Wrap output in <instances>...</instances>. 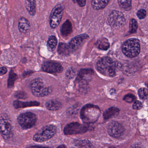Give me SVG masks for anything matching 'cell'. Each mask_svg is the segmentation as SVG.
I'll return each instance as SVG.
<instances>
[{
  "mask_svg": "<svg viewBox=\"0 0 148 148\" xmlns=\"http://www.w3.org/2000/svg\"><path fill=\"white\" fill-rule=\"evenodd\" d=\"M124 130L123 126L116 122H112L109 123L108 127L109 134L114 138H118L121 136Z\"/></svg>",
  "mask_w": 148,
  "mask_h": 148,
  "instance_id": "cell-11",
  "label": "cell"
},
{
  "mask_svg": "<svg viewBox=\"0 0 148 148\" xmlns=\"http://www.w3.org/2000/svg\"><path fill=\"white\" fill-rule=\"evenodd\" d=\"M147 11L144 9L140 10L137 12V15L140 19H144L147 15Z\"/></svg>",
  "mask_w": 148,
  "mask_h": 148,
  "instance_id": "cell-32",
  "label": "cell"
},
{
  "mask_svg": "<svg viewBox=\"0 0 148 148\" xmlns=\"http://www.w3.org/2000/svg\"><path fill=\"white\" fill-rule=\"evenodd\" d=\"M72 31V23L70 20H67L61 27V34L64 38H67L71 34Z\"/></svg>",
  "mask_w": 148,
  "mask_h": 148,
  "instance_id": "cell-15",
  "label": "cell"
},
{
  "mask_svg": "<svg viewBox=\"0 0 148 148\" xmlns=\"http://www.w3.org/2000/svg\"><path fill=\"white\" fill-rule=\"evenodd\" d=\"M74 3H77L80 7H83L86 3V0H72Z\"/></svg>",
  "mask_w": 148,
  "mask_h": 148,
  "instance_id": "cell-34",
  "label": "cell"
},
{
  "mask_svg": "<svg viewBox=\"0 0 148 148\" xmlns=\"http://www.w3.org/2000/svg\"><path fill=\"white\" fill-rule=\"evenodd\" d=\"M121 67L120 63L117 62H113L108 57H104L97 62L96 68L101 73L107 76H114L117 69Z\"/></svg>",
  "mask_w": 148,
  "mask_h": 148,
  "instance_id": "cell-1",
  "label": "cell"
},
{
  "mask_svg": "<svg viewBox=\"0 0 148 148\" xmlns=\"http://www.w3.org/2000/svg\"><path fill=\"white\" fill-rule=\"evenodd\" d=\"M129 148H141L139 145L136 144V145H133L131 146Z\"/></svg>",
  "mask_w": 148,
  "mask_h": 148,
  "instance_id": "cell-38",
  "label": "cell"
},
{
  "mask_svg": "<svg viewBox=\"0 0 148 148\" xmlns=\"http://www.w3.org/2000/svg\"><path fill=\"white\" fill-rule=\"evenodd\" d=\"M42 69L44 72L50 74L61 73L63 70L62 66L57 62H46L42 65Z\"/></svg>",
  "mask_w": 148,
  "mask_h": 148,
  "instance_id": "cell-12",
  "label": "cell"
},
{
  "mask_svg": "<svg viewBox=\"0 0 148 148\" xmlns=\"http://www.w3.org/2000/svg\"><path fill=\"white\" fill-rule=\"evenodd\" d=\"M88 130L87 126L77 122L69 123L65 127L64 133L66 135L82 134L86 133Z\"/></svg>",
  "mask_w": 148,
  "mask_h": 148,
  "instance_id": "cell-8",
  "label": "cell"
},
{
  "mask_svg": "<svg viewBox=\"0 0 148 148\" xmlns=\"http://www.w3.org/2000/svg\"><path fill=\"white\" fill-rule=\"evenodd\" d=\"M8 70L6 68L4 67H1V75H4L7 73Z\"/></svg>",
  "mask_w": 148,
  "mask_h": 148,
  "instance_id": "cell-36",
  "label": "cell"
},
{
  "mask_svg": "<svg viewBox=\"0 0 148 148\" xmlns=\"http://www.w3.org/2000/svg\"><path fill=\"white\" fill-rule=\"evenodd\" d=\"M94 74V71L92 69H81L77 75L76 81L80 86L85 88L88 84L89 79L90 76Z\"/></svg>",
  "mask_w": 148,
  "mask_h": 148,
  "instance_id": "cell-10",
  "label": "cell"
},
{
  "mask_svg": "<svg viewBox=\"0 0 148 148\" xmlns=\"http://www.w3.org/2000/svg\"><path fill=\"white\" fill-rule=\"evenodd\" d=\"M16 96L20 99H23V98H25V94L23 92H17L15 94Z\"/></svg>",
  "mask_w": 148,
  "mask_h": 148,
  "instance_id": "cell-35",
  "label": "cell"
},
{
  "mask_svg": "<svg viewBox=\"0 0 148 148\" xmlns=\"http://www.w3.org/2000/svg\"><path fill=\"white\" fill-rule=\"evenodd\" d=\"M56 128L53 125H48L40 130L34 135L33 139L36 142H43L51 139L56 133Z\"/></svg>",
  "mask_w": 148,
  "mask_h": 148,
  "instance_id": "cell-4",
  "label": "cell"
},
{
  "mask_svg": "<svg viewBox=\"0 0 148 148\" xmlns=\"http://www.w3.org/2000/svg\"><path fill=\"white\" fill-rule=\"evenodd\" d=\"M66 76L69 78H73L76 75L75 70L73 68L69 69L66 72Z\"/></svg>",
  "mask_w": 148,
  "mask_h": 148,
  "instance_id": "cell-31",
  "label": "cell"
},
{
  "mask_svg": "<svg viewBox=\"0 0 148 148\" xmlns=\"http://www.w3.org/2000/svg\"><path fill=\"white\" fill-rule=\"evenodd\" d=\"M123 100L128 103H132L136 100V97L132 94H128L124 96Z\"/></svg>",
  "mask_w": 148,
  "mask_h": 148,
  "instance_id": "cell-30",
  "label": "cell"
},
{
  "mask_svg": "<svg viewBox=\"0 0 148 148\" xmlns=\"http://www.w3.org/2000/svg\"><path fill=\"white\" fill-rule=\"evenodd\" d=\"M91 146V143L89 141L81 140L77 141L75 147L71 148H90Z\"/></svg>",
  "mask_w": 148,
  "mask_h": 148,
  "instance_id": "cell-24",
  "label": "cell"
},
{
  "mask_svg": "<svg viewBox=\"0 0 148 148\" xmlns=\"http://www.w3.org/2000/svg\"><path fill=\"white\" fill-rule=\"evenodd\" d=\"M57 40L54 36H51L49 38L47 42V46L50 49L54 51L56 47Z\"/></svg>",
  "mask_w": 148,
  "mask_h": 148,
  "instance_id": "cell-23",
  "label": "cell"
},
{
  "mask_svg": "<svg viewBox=\"0 0 148 148\" xmlns=\"http://www.w3.org/2000/svg\"><path fill=\"white\" fill-rule=\"evenodd\" d=\"M138 95L141 99L146 100L148 98V90L146 88H141L138 91Z\"/></svg>",
  "mask_w": 148,
  "mask_h": 148,
  "instance_id": "cell-29",
  "label": "cell"
},
{
  "mask_svg": "<svg viewBox=\"0 0 148 148\" xmlns=\"http://www.w3.org/2000/svg\"><path fill=\"white\" fill-rule=\"evenodd\" d=\"M118 2L120 8L127 9L131 6L132 0H118Z\"/></svg>",
  "mask_w": 148,
  "mask_h": 148,
  "instance_id": "cell-28",
  "label": "cell"
},
{
  "mask_svg": "<svg viewBox=\"0 0 148 148\" xmlns=\"http://www.w3.org/2000/svg\"><path fill=\"white\" fill-rule=\"evenodd\" d=\"M13 105L15 108L17 109L20 108H26V107L38 106L40 105V103L36 101L24 102L20 101H15L14 102Z\"/></svg>",
  "mask_w": 148,
  "mask_h": 148,
  "instance_id": "cell-17",
  "label": "cell"
},
{
  "mask_svg": "<svg viewBox=\"0 0 148 148\" xmlns=\"http://www.w3.org/2000/svg\"><path fill=\"white\" fill-rule=\"evenodd\" d=\"M11 127L8 121L1 118V132L4 138H8L10 135Z\"/></svg>",
  "mask_w": 148,
  "mask_h": 148,
  "instance_id": "cell-14",
  "label": "cell"
},
{
  "mask_svg": "<svg viewBox=\"0 0 148 148\" xmlns=\"http://www.w3.org/2000/svg\"><path fill=\"white\" fill-rule=\"evenodd\" d=\"M36 120V115L31 112L23 113L17 118L18 123L23 129L31 128L35 124Z\"/></svg>",
  "mask_w": 148,
  "mask_h": 148,
  "instance_id": "cell-7",
  "label": "cell"
},
{
  "mask_svg": "<svg viewBox=\"0 0 148 148\" xmlns=\"http://www.w3.org/2000/svg\"><path fill=\"white\" fill-rule=\"evenodd\" d=\"M142 106L143 105L141 102L140 101H136L134 103L133 107L134 109L136 110H139L142 108Z\"/></svg>",
  "mask_w": 148,
  "mask_h": 148,
  "instance_id": "cell-33",
  "label": "cell"
},
{
  "mask_svg": "<svg viewBox=\"0 0 148 148\" xmlns=\"http://www.w3.org/2000/svg\"><path fill=\"white\" fill-rule=\"evenodd\" d=\"M110 0H92L91 5L95 10H100L104 8Z\"/></svg>",
  "mask_w": 148,
  "mask_h": 148,
  "instance_id": "cell-18",
  "label": "cell"
},
{
  "mask_svg": "<svg viewBox=\"0 0 148 148\" xmlns=\"http://www.w3.org/2000/svg\"><path fill=\"white\" fill-rule=\"evenodd\" d=\"M26 148H50L48 147H41V146H30Z\"/></svg>",
  "mask_w": 148,
  "mask_h": 148,
  "instance_id": "cell-37",
  "label": "cell"
},
{
  "mask_svg": "<svg viewBox=\"0 0 148 148\" xmlns=\"http://www.w3.org/2000/svg\"><path fill=\"white\" fill-rule=\"evenodd\" d=\"M57 148H66V147L64 145H61L59 146Z\"/></svg>",
  "mask_w": 148,
  "mask_h": 148,
  "instance_id": "cell-39",
  "label": "cell"
},
{
  "mask_svg": "<svg viewBox=\"0 0 148 148\" xmlns=\"http://www.w3.org/2000/svg\"><path fill=\"white\" fill-rule=\"evenodd\" d=\"M122 51L124 54L127 57H136L140 52V41L135 38L127 40L123 45Z\"/></svg>",
  "mask_w": 148,
  "mask_h": 148,
  "instance_id": "cell-3",
  "label": "cell"
},
{
  "mask_svg": "<svg viewBox=\"0 0 148 148\" xmlns=\"http://www.w3.org/2000/svg\"><path fill=\"white\" fill-rule=\"evenodd\" d=\"M18 29L21 33L25 34L30 28V24L28 20L24 17H21L18 22Z\"/></svg>",
  "mask_w": 148,
  "mask_h": 148,
  "instance_id": "cell-16",
  "label": "cell"
},
{
  "mask_svg": "<svg viewBox=\"0 0 148 148\" xmlns=\"http://www.w3.org/2000/svg\"><path fill=\"white\" fill-rule=\"evenodd\" d=\"M109 24L113 27L120 28L126 23V19L122 12L116 10L112 11L108 18Z\"/></svg>",
  "mask_w": 148,
  "mask_h": 148,
  "instance_id": "cell-9",
  "label": "cell"
},
{
  "mask_svg": "<svg viewBox=\"0 0 148 148\" xmlns=\"http://www.w3.org/2000/svg\"><path fill=\"white\" fill-rule=\"evenodd\" d=\"M71 49L69 45L61 42L58 46L57 51L60 54L62 55H67L70 53Z\"/></svg>",
  "mask_w": 148,
  "mask_h": 148,
  "instance_id": "cell-22",
  "label": "cell"
},
{
  "mask_svg": "<svg viewBox=\"0 0 148 148\" xmlns=\"http://www.w3.org/2000/svg\"><path fill=\"white\" fill-rule=\"evenodd\" d=\"M120 110L117 108H109L108 109L105 111L103 114V117L106 120H108L111 117L116 116L119 114Z\"/></svg>",
  "mask_w": 148,
  "mask_h": 148,
  "instance_id": "cell-21",
  "label": "cell"
},
{
  "mask_svg": "<svg viewBox=\"0 0 148 148\" xmlns=\"http://www.w3.org/2000/svg\"><path fill=\"white\" fill-rule=\"evenodd\" d=\"M25 5L29 14L34 16L36 13L35 0H25Z\"/></svg>",
  "mask_w": 148,
  "mask_h": 148,
  "instance_id": "cell-20",
  "label": "cell"
},
{
  "mask_svg": "<svg viewBox=\"0 0 148 148\" xmlns=\"http://www.w3.org/2000/svg\"><path fill=\"white\" fill-rule=\"evenodd\" d=\"M97 44L98 45V47L100 49L106 50V49H108L109 47V44L107 39L100 40L98 41Z\"/></svg>",
  "mask_w": 148,
  "mask_h": 148,
  "instance_id": "cell-27",
  "label": "cell"
},
{
  "mask_svg": "<svg viewBox=\"0 0 148 148\" xmlns=\"http://www.w3.org/2000/svg\"><path fill=\"white\" fill-rule=\"evenodd\" d=\"M47 108L51 111L58 110L61 107V103L57 100H50L47 102L46 103Z\"/></svg>",
  "mask_w": 148,
  "mask_h": 148,
  "instance_id": "cell-19",
  "label": "cell"
},
{
  "mask_svg": "<svg viewBox=\"0 0 148 148\" xmlns=\"http://www.w3.org/2000/svg\"><path fill=\"white\" fill-rule=\"evenodd\" d=\"M17 79V75L11 71L10 73L8 79V88H12L14 86V84L16 79Z\"/></svg>",
  "mask_w": 148,
  "mask_h": 148,
  "instance_id": "cell-25",
  "label": "cell"
},
{
  "mask_svg": "<svg viewBox=\"0 0 148 148\" xmlns=\"http://www.w3.org/2000/svg\"><path fill=\"white\" fill-rule=\"evenodd\" d=\"M64 9L63 4H58L52 10L50 16V25L52 28H56L60 24L63 15Z\"/></svg>",
  "mask_w": 148,
  "mask_h": 148,
  "instance_id": "cell-6",
  "label": "cell"
},
{
  "mask_svg": "<svg viewBox=\"0 0 148 148\" xmlns=\"http://www.w3.org/2000/svg\"><path fill=\"white\" fill-rule=\"evenodd\" d=\"M138 28V23L135 19L130 20L129 25V31L131 34L135 33Z\"/></svg>",
  "mask_w": 148,
  "mask_h": 148,
  "instance_id": "cell-26",
  "label": "cell"
},
{
  "mask_svg": "<svg viewBox=\"0 0 148 148\" xmlns=\"http://www.w3.org/2000/svg\"><path fill=\"white\" fill-rule=\"evenodd\" d=\"M115 148V147H110V148Z\"/></svg>",
  "mask_w": 148,
  "mask_h": 148,
  "instance_id": "cell-40",
  "label": "cell"
},
{
  "mask_svg": "<svg viewBox=\"0 0 148 148\" xmlns=\"http://www.w3.org/2000/svg\"><path fill=\"white\" fill-rule=\"evenodd\" d=\"M89 36L87 34L79 35L73 38L69 42V46L71 50H75L80 47L83 41L88 38Z\"/></svg>",
  "mask_w": 148,
  "mask_h": 148,
  "instance_id": "cell-13",
  "label": "cell"
},
{
  "mask_svg": "<svg viewBox=\"0 0 148 148\" xmlns=\"http://www.w3.org/2000/svg\"></svg>",
  "mask_w": 148,
  "mask_h": 148,
  "instance_id": "cell-41",
  "label": "cell"
},
{
  "mask_svg": "<svg viewBox=\"0 0 148 148\" xmlns=\"http://www.w3.org/2000/svg\"><path fill=\"white\" fill-rule=\"evenodd\" d=\"M101 111L97 106L92 104H87L81 110V117L86 124L95 122L100 116Z\"/></svg>",
  "mask_w": 148,
  "mask_h": 148,
  "instance_id": "cell-2",
  "label": "cell"
},
{
  "mask_svg": "<svg viewBox=\"0 0 148 148\" xmlns=\"http://www.w3.org/2000/svg\"><path fill=\"white\" fill-rule=\"evenodd\" d=\"M31 90L32 94L37 97H43L50 93V89L46 87L43 81L41 78H36L31 83Z\"/></svg>",
  "mask_w": 148,
  "mask_h": 148,
  "instance_id": "cell-5",
  "label": "cell"
}]
</instances>
